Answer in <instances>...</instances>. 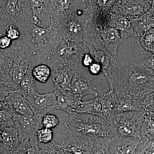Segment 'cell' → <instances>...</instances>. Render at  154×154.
Masks as SVG:
<instances>
[{
  "label": "cell",
  "mask_w": 154,
  "mask_h": 154,
  "mask_svg": "<svg viewBox=\"0 0 154 154\" xmlns=\"http://www.w3.org/2000/svg\"><path fill=\"white\" fill-rule=\"evenodd\" d=\"M110 90L119 94H127L143 102L154 91V76L141 70L134 63H121L113 61L102 70Z\"/></svg>",
  "instance_id": "6da1fadb"
},
{
  "label": "cell",
  "mask_w": 154,
  "mask_h": 154,
  "mask_svg": "<svg viewBox=\"0 0 154 154\" xmlns=\"http://www.w3.org/2000/svg\"><path fill=\"white\" fill-rule=\"evenodd\" d=\"M18 28L21 31L20 39L25 42L31 53L32 65L35 66L45 63L59 42L60 35L57 24L42 28L31 21Z\"/></svg>",
  "instance_id": "7a4b0ae2"
},
{
  "label": "cell",
  "mask_w": 154,
  "mask_h": 154,
  "mask_svg": "<svg viewBox=\"0 0 154 154\" xmlns=\"http://www.w3.org/2000/svg\"><path fill=\"white\" fill-rule=\"evenodd\" d=\"M31 54L21 39L13 41L8 49L0 51L1 83L14 90H19L31 63Z\"/></svg>",
  "instance_id": "3957f363"
},
{
  "label": "cell",
  "mask_w": 154,
  "mask_h": 154,
  "mask_svg": "<svg viewBox=\"0 0 154 154\" xmlns=\"http://www.w3.org/2000/svg\"><path fill=\"white\" fill-rule=\"evenodd\" d=\"M70 135L82 141L90 142L100 137H110L109 123L98 116L79 113L66 122Z\"/></svg>",
  "instance_id": "277c9868"
},
{
  "label": "cell",
  "mask_w": 154,
  "mask_h": 154,
  "mask_svg": "<svg viewBox=\"0 0 154 154\" xmlns=\"http://www.w3.org/2000/svg\"><path fill=\"white\" fill-rule=\"evenodd\" d=\"M87 52L88 50L84 43L60 36L57 47L45 63L49 64L52 69H72Z\"/></svg>",
  "instance_id": "5b68a950"
},
{
  "label": "cell",
  "mask_w": 154,
  "mask_h": 154,
  "mask_svg": "<svg viewBox=\"0 0 154 154\" xmlns=\"http://www.w3.org/2000/svg\"><path fill=\"white\" fill-rule=\"evenodd\" d=\"M144 118L143 110L117 113L109 122L110 137L112 139L133 137L140 140L141 128Z\"/></svg>",
  "instance_id": "8992f818"
},
{
  "label": "cell",
  "mask_w": 154,
  "mask_h": 154,
  "mask_svg": "<svg viewBox=\"0 0 154 154\" xmlns=\"http://www.w3.org/2000/svg\"><path fill=\"white\" fill-rule=\"evenodd\" d=\"M0 13L1 21L18 27L33 19L30 0H0Z\"/></svg>",
  "instance_id": "52a82bcc"
},
{
  "label": "cell",
  "mask_w": 154,
  "mask_h": 154,
  "mask_svg": "<svg viewBox=\"0 0 154 154\" xmlns=\"http://www.w3.org/2000/svg\"><path fill=\"white\" fill-rule=\"evenodd\" d=\"M125 40L121 32L115 28H96L90 38V47L91 50L104 51L116 59L119 46Z\"/></svg>",
  "instance_id": "ba28073f"
},
{
  "label": "cell",
  "mask_w": 154,
  "mask_h": 154,
  "mask_svg": "<svg viewBox=\"0 0 154 154\" xmlns=\"http://www.w3.org/2000/svg\"><path fill=\"white\" fill-rule=\"evenodd\" d=\"M151 8L149 0H116L110 13L122 15L132 22Z\"/></svg>",
  "instance_id": "9c48e42d"
},
{
  "label": "cell",
  "mask_w": 154,
  "mask_h": 154,
  "mask_svg": "<svg viewBox=\"0 0 154 154\" xmlns=\"http://www.w3.org/2000/svg\"><path fill=\"white\" fill-rule=\"evenodd\" d=\"M42 117L37 118L35 115H22L16 113L15 115V128L17 130L21 141L38 139L37 131L40 126Z\"/></svg>",
  "instance_id": "30bf717a"
},
{
  "label": "cell",
  "mask_w": 154,
  "mask_h": 154,
  "mask_svg": "<svg viewBox=\"0 0 154 154\" xmlns=\"http://www.w3.org/2000/svg\"><path fill=\"white\" fill-rule=\"evenodd\" d=\"M34 115L41 118L49 112L57 109V99L55 91L52 93L39 94L28 102Z\"/></svg>",
  "instance_id": "8fae6325"
},
{
  "label": "cell",
  "mask_w": 154,
  "mask_h": 154,
  "mask_svg": "<svg viewBox=\"0 0 154 154\" xmlns=\"http://www.w3.org/2000/svg\"><path fill=\"white\" fill-rule=\"evenodd\" d=\"M51 0H30L32 13V22L39 27H47L51 24Z\"/></svg>",
  "instance_id": "7c38bea8"
},
{
  "label": "cell",
  "mask_w": 154,
  "mask_h": 154,
  "mask_svg": "<svg viewBox=\"0 0 154 154\" xmlns=\"http://www.w3.org/2000/svg\"><path fill=\"white\" fill-rule=\"evenodd\" d=\"M54 91L57 99V109L66 112L69 116L70 118L77 115V110L79 107L82 99L69 91Z\"/></svg>",
  "instance_id": "4fadbf2b"
},
{
  "label": "cell",
  "mask_w": 154,
  "mask_h": 154,
  "mask_svg": "<svg viewBox=\"0 0 154 154\" xmlns=\"http://www.w3.org/2000/svg\"><path fill=\"white\" fill-rule=\"evenodd\" d=\"M79 10L74 0H51V24L56 25L61 19Z\"/></svg>",
  "instance_id": "5bb4252c"
},
{
  "label": "cell",
  "mask_w": 154,
  "mask_h": 154,
  "mask_svg": "<svg viewBox=\"0 0 154 154\" xmlns=\"http://www.w3.org/2000/svg\"><path fill=\"white\" fill-rule=\"evenodd\" d=\"M69 91L82 99L88 94H93L96 96L98 95L96 87L92 85L91 81L77 73H75L73 77Z\"/></svg>",
  "instance_id": "9a60e30c"
},
{
  "label": "cell",
  "mask_w": 154,
  "mask_h": 154,
  "mask_svg": "<svg viewBox=\"0 0 154 154\" xmlns=\"http://www.w3.org/2000/svg\"><path fill=\"white\" fill-rule=\"evenodd\" d=\"M109 27L119 30L125 39L128 37L139 36L133 28L131 21L120 14L110 13Z\"/></svg>",
  "instance_id": "2e32d148"
},
{
  "label": "cell",
  "mask_w": 154,
  "mask_h": 154,
  "mask_svg": "<svg viewBox=\"0 0 154 154\" xmlns=\"http://www.w3.org/2000/svg\"><path fill=\"white\" fill-rule=\"evenodd\" d=\"M5 102L11 105L17 113L24 115H34L28 101L19 90H12Z\"/></svg>",
  "instance_id": "e0dca14e"
},
{
  "label": "cell",
  "mask_w": 154,
  "mask_h": 154,
  "mask_svg": "<svg viewBox=\"0 0 154 154\" xmlns=\"http://www.w3.org/2000/svg\"><path fill=\"white\" fill-rule=\"evenodd\" d=\"M75 74L71 68L52 69L51 76L54 90L69 91Z\"/></svg>",
  "instance_id": "ac0fdd59"
},
{
  "label": "cell",
  "mask_w": 154,
  "mask_h": 154,
  "mask_svg": "<svg viewBox=\"0 0 154 154\" xmlns=\"http://www.w3.org/2000/svg\"><path fill=\"white\" fill-rule=\"evenodd\" d=\"M115 109L116 113L134 110H143L142 102L140 100L127 94L116 93Z\"/></svg>",
  "instance_id": "d6986e66"
},
{
  "label": "cell",
  "mask_w": 154,
  "mask_h": 154,
  "mask_svg": "<svg viewBox=\"0 0 154 154\" xmlns=\"http://www.w3.org/2000/svg\"><path fill=\"white\" fill-rule=\"evenodd\" d=\"M33 67L30 63L27 74L19 85V91L24 96L28 102L32 101L39 94L36 88V80L32 75V70Z\"/></svg>",
  "instance_id": "ffe728a7"
},
{
  "label": "cell",
  "mask_w": 154,
  "mask_h": 154,
  "mask_svg": "<svg viewBox=\"0 0 154 154\" xmlns=\"http://www.w3.org/2000/svg\"><path fill=\"white\" fill-rule=\"evenodd\" d=\"M0 132L1 149L13 150L21 143L18 131L15 128H6Z\"/></svg>",
  "instance_id": "44dd1931"
},
{
  "label": "cell",
  "mask_w": 154,
  "mask_h": 154,
  "mask_svg": "<svg viewBox=\"0 0 154 154\" xmlns=\"http://www.w3.org/2000/svg\"><path fill=\"white\" fill-rule=\"evenodd\" d=\"M135 32L141 36L146 30L154 28V9L151 8L140 17L131 22Z\"/></svg>",
  "instance_id": "7402d4cb"
},
{
  "label": "cell",
  "mask_w": 154,
  "mask_h": 154,
  "mask_svg": "<svg viewBox=\"0 0 154 154\" xmlns=\"http://www.w3.org/2000/svg\"><path fill=\"white\" fill-rule=\"evenodd\" d=\"M115 92L110 90L108 93L100 96L104 118L108 122L116 114L115 107Z\"/></svg>",
  "instance_id": "603a6c76"
},
{
  "label": "cell",
  "mask_w": 154,
  "mask_h": 154,
  "mask_svg": "<svg viewBox=\"0 0 154 154\" xmlns=\"http://www.w3.org/2000/svg\"><path fill=\"white\" fill-rule=\"evenodd\" d=\"M77 113H87L98 116L104 118L100 96L81 102ZM105 119V118H104Z\"/></svg>",
  "instance_id": "cb8c5ba5"
},
{
  "label": "cell",
  "mask_w": 154,
  "mask_h": 154,
  "mask_svg": "<svg viewBox=\"0 0 154 154\" xmlns=\"http://www.w3.org/2000/svg\"><path fill=\"white\" fill-rule=\"evenodd\" d=\"M0 106L1 131L8 128H15V115L17 112L11 105L5 102L1 103Z\"/></svg>",
  "instance_id": "d4e9b609"
},
{
  "label": "cell",
  "mask_w": 154,
  "mask_h": 154,
  "mask_svg": "<svg viewBox=\"0 0 154 154\" xmlns=\"http://www.w3.org/2000/svg\"><path fill=\"white\" fill-rule=\"evenodd\" d=\"M51 68L45 63L39 64L33 67L32 75L36 81L39 82L46 83L51 75Z\"/></svg>",
  "instance_id": "484cf974"
},
{
  "label": "cell",
  "mask_w": 154,
  "mask_h": 154,
  "mask_svg": "<svg viewBox=\"0 0 154 154\" xmlns=\"http://www.w3.org/2000/svg\"><path fill=\"white\" fill-rule=\"evenodd\" d=\"M116 0H94V14L97 16H106L110 14Z\"/></svg>",
  "instance_id": "4316f807"
},
{
  "label": "cell",
  "mask_w": 154,
  "mask_h": 154,
  "mask_svg": "<svg viewBox=\"0 0 154 154\" xmlns=\"http://www.w3.org/2000/svg\"><path fill=\"white\" fill-rule=\"evenodd\" d=\"M154 138V120L149 116L145 114L144 120L141 128L140 140Z\"/></svg>",
  "instance_id": "83f0119b"
},
{
  "label": "cell",
  "mask_w": 154,
  "mask_h": 154,
  "mask_svg": "<svg viewBox=\"0 0 154 154\" xmlns=\"http://www.w3.org/2000/svg\"><path fill=\"white\" fill-rule=\"evenodd\" d=\"M140 42L144 49L154 54V28L145 32L140 36Z\"/></svg>",
  "instance_id": "f1b7e54d"
},
{
  "label": "cell",
  "mask_w": 154,
  "mask_h": 154,
  "mask_svg": "<svg viewBox=\"0 0 154 154\" xmlns=\"http://www.w3.org/2000/svg\"><path fill=\"white\" fill-rule=\"evenodd\" d=\"M136 67L148 74L154 76V54L134 63Z\"/></svg>",
  "instance_id": "f546056e"
},
{
  "label": "cell",
  "mask_w": 154,
  "mask_h": 154,
  "mask_svg": "<svg viewBox=\"0 0 154 154\" xmlns=\"http://www.w3.org/2000/svg\"><path fill=\"white\" fill-rule=\"evenodd\" d=\"M54 131L49 128H39L37 131V137L38 143L47 144L53 141Z\"/></svg>",
  "instance_id": "4dcf8cb0"
},
{
  "label": "cell",
  "mask_w": 154,
  "mask_h": 154,
  "mask_svg": "<svg viewBox=\"0 0 154 154\" xmlns=\"http://www.w3.org/2000/svg\"><path fill=\"white\" fill-rule=\"evenodd\" d=\"M38 154H62V149L61 144L53 140L49 143L44 144Z\"/></svg>",
  "instance_id": "1f68e13d"
},
{
  "label": "cell",
  "mask_w": 154,
  "mask_h": 154,
  "mask_svg": "<svg viewBox=\"0 0 154 154\" xmlns=\"http://www.w3.org/2000/svg\"><path fill=\"white\" fill-rule=\"evenodd\" d=\"M41 124L42 127L52 129L59 126L60 120L55 115L47 114L42 117Z\"/></svg>",
  "instance_id": "d6a6232c"
},
{
  "label": "cell",
  "mask_w": 154,
  "mask_h": 154,
  "mask_svg": "<svg viewBox=\"0 0 154 154\" xmlns=\"http://www.w3.org/2000/svg\"><path fill=\"white\" fill-rule=\"evenodd\" d=\"M5 35L13 41H17L21 37V31L16 25L8 23L5 27Z\"/></svg>",
  "instance_id": "836d02e7"
},
{
  "label": "cell",
  "mask_w": 154,
  "mask_h": 154,
  "mask_svg": "<svg viewBox=\"0 0 154 154\" xmlns=\"http://www.w3.org/2000/svg\"><path fill=\"white\" fill-rule=\"evenodd\" d=\"M79 10L85 11L94 8V0H74Z\"/></svg>",
  "instance_id": "e575fe53"
},
{
  "label": "cell",
  "mask_w": 154,
  "mask_h": 154,
  "mask_svg": "<svg viewBox=\"0 0 154 154\" xmlns=\"http://www.w3.org/2000/svg\"><path fill=\"white\" fill-rule=\"evenodd\" d=\"M88 69L90 73L94 75H99L102 71V65L96 61L93 63Z\"/></svg>",
  "instance_id": "d590c367"
},
{
  "label": "cell",
  "mask_w": 154,
  "mask_h": 154,
  "mask_svg": "<svg viewBox=\"0 0 154 154\" xmlns=\"http://www.w3.org/2000/svg\"><path fill=\"white\" fill-rule=\"evenodd\" d=\"M1 98H0V103H3L5 102V100L9 94L11 93L12 90L11 88H9L6 85L1 83Z\"/></svg>",
  "instance_id": "8d00e7d4"
},
{
  "label": "cell",
  "mask_w": 154,
  "mask_h": 154,
  "mask_svg": "<svg viewBox=\"0 0 154 154\" xmlns=\"http://www.w3.org/2000/svg\"><path fill=\"white\" fill-rule=\"evenodd\" d=\"M13 41L5 35L0 37V48L1 50L8 49L11 46Z\"/></svg>",
  "instance_id": "74e56055"
},
{
  "label": "cell",
  "mask_w": 154,
  "mask_h": 154,
  "mask_svg": "<svg viewBox=\"0 0 154 154\" xmlns=\"http://www.w3.org/2000/svg\"><path fill=\"white\" fill-rule=\"evenodd\" d=\"M95 61L93 55L90 52L85 53L82 58V63L85 67H89Z\"/></svg>",
  "instance_id": "f35d334b"
},
{
  "label": "cell",
  "mask_w": 154,
  "mask_h": 154,
  "mask_svg": "<svg viewBox=\"0 0 154 154\" xmlns=\"http://www.w3.org/2000/svg\"><path fill=\"white\" fill-rule=\"evenodd\" d=\"M30 143L31 146L25 154H38L40 149L38 146V142Z\"/></svg>",
  "instance_id": "ab89813d"
},
{
  "label": "cell",
  "mask_w": 154,
  "mask_h": 154,
  "mask_svg": "<svg viewBox=\"0 0 154 154\" xmlns=\"http://www.w3.org/2000/svg\"><path fill=\"white\" fill-rule=\"evenodd\" d=\"M142 105L143 107L154 105V91L146 97L142 102Z\"/></svg>",
  "instance_id": "60d3db41"
},
{
  "label": "cell",
  "mask_w": 154,
  "mask_h": 154,
  "mask_svg": "<svg viewBox=\"0 0 154 154\" xmlns=\"http://www.w3.org/2000/svg\"><path fill=\"white\" fill-rule=\"evenodd\" d=\"M143 110L145 114H154V105L149 107H144Z\"/></svg>",
  "instance_id": "b9f144b4"
},
{
  "label": "cell",
  "mask_w": 154,
  "mask_h": 154,
  "mask_svg": "<svg viewBox=\"0 0 154 154\" xmlns=\"http://www.w3.org/2000/svg\"><path fill=\"white\" fill-rule=\"evenodd\" d=\"M139 154H154V151L148 149H144L143 150H142Z\"/></svg>",
  "instance_id": "7bdbcfd3"
},
{
  "label": "cell",
  "mask_w": 154,
  "mask_h": 154,
  "mask_svg": "<svg viewBox=\"0 0 154 154\" xmlns=\"http://www.w3.org/2000/svg\"><path fill=\"white\" fill-rule=\"evenodd\" d=\"M149 2H150L152 8L154 9V0H149Z\"/></svg>",
  "instance_id": "ee69618b"
}]
</instances>
